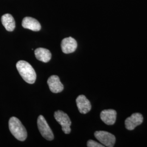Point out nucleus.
Instances as JSON below:
<instances>
[{
    "instance_id": "14",
    "label": "nucleus",
    "mask_w": 147,
    "mask_h": 147,
    "mask_svg": "<svg viewBox=\"0 0 147 147\" xmlns=\"http://www.w3.org/2000/svg\"><path fill=\"white\" fill-rule=\"evenodd\" d=\"M87 146L88 147H105L99 143L95 142L93 140H89L87 143Z\"/></svg>"
},
{
    "instance_id": "1",
    "label": "nucleus",
    "mask_w": 147,
    "mask_h": 147,
    "mask_svg": "<svg viewBox=\"0 0 147 147\" xmlns=\"http://www.w3.org/2000/svg\"><path fill=\"white\" fill-rule=\"evenodd\" d=\"M16 66L19 73L27 83L33 84L35 82L37 75L30 63L25 61H19L16 63Z\"/></svg>"
},
{
    "instance_id": "2",
    "label": "nucleus",
    "mask_w": 147,
    "mask_h": 147,
    "mask_svg": "<svg viewBox=\"0 0 147 147\" xmlns=\"http://www.w3.org/2000/svg\"><path fill=\"white\" fill-rule=\"evenodd\" d=\"M9 129L11 134L18 140L24 141L26 139L27 133L25 127L20 121L15 117H11L9 121Z\"/></svg>"
},
{
    "instance_id": "3",
    "label": "nucleus",
    "mask_w": 147,
    "mask_h": 147,
    "mask_svg": "<svg viewBox=\"0 0 147 147\" xmlns=\"http://www.w3.org/2000/svg\"><path fill=\"white\" fill-rule=\"evenodd\" d=\"M54 117L62 126L63 132L65 134H70L71 132L70 126L71 125V121L68 115L63 111L58 110L55 112Z\"/></svg>"
},
{
    "instance_id": "12",
    "label": "nucleus",
    "mask_w": 147,
    "mask_h": 147,
    "mask_svg": "<svg viewBox=\"0 0 147 147\" xmlns=\"http://www.w3.org/2000/svg\"><path fill=\"white\" fill-rule=\"evenodd\" d=\"M34 54L38 60L44 63L49 62L51 58V53L45 48H38L34 51Z\"/></svg>"
},
{
    "instance_id": "8",
    "label": "nucleus",
    "mask_w": 147,
    "mask_h": 147,
    "mask_svg": "<svg viewBox=\"0 0 147 147\" xmlns=\"http://www.w3.org/2000/svg\"><path fill=\"white\" fill-rule=\"evenodd\" d=\"M47 83L50 90L54 93H60L64 89L63 84L57 75L51 76L47 80Z\"/></svg>"
},
{
    "instance_id": "13",
    "label": "nucleus",
    "mask_w": 147,
    "mask_h": 147,
    "mask_svg": "<svg viewBox=\"0 0 147 147\" xmlns=\"http://www.w3.org/2000/svg\"><path fill=\"white\" fill-rule=\"evenodd\" d=\"M2 24L5 30L9 32H12L16 28V21L14 18L10 14H5L1 18Z\"/></svg>"
},
{
    "instance_id": "10",
    "label": "nucleus",
    "mask_w": 147,
    "mask_h": 147,
    "mask_svg": "<svg viewBox=\"0 0 147 147\" xmlns=\"http://www.w3.org/2000/svg\"><path fill=\"white\" fill-rule=\"evenodd\" d=\"M101 119L107 125H113L115 123L117 112L112 109L103 110L100 113Z\"/></svg>"
},
{
    "instance_id": "4",
    "label": "nucleus",
    "mask_w": 147,
    "mask_h": 147,
    "mask_svg": "<svg viewBox=\"0 0 147 147\" xmlns=\"http://www.w3.org/2000/svg\"><path fill=\"white\" fill-rule=\"evenodd\" d=\"M37 125L39 131L44 138L48 141H52L54 138V135L50 127L43 116H39L37 119Z\"/></svg>"
},
{
    "instance_id": "11",
    "label": "nucleus",
    "mask_w": 147,
    "mask_h": 147,
    "mask_svg": "<svg viewBox=\"0 0 147 147\" xmlns=\"http://www.w3.org/2000/svg\"><path fill=\"white\" fill-rule=\"evenodd\" d=\"M22 26L33 31H39L41 29V25L39 21L31 17H25L22 21Z\"/></svg>"
},
{
    "instance_id": "6",
    "label": "nucleus",
    "mask_w": 147,
    "mask_h": 147,
    "mask_svg": "<svg viewBox=\"0 0 147 147\" xmlns=\"http://www.w3.org/2000/svg\"><path fill=\"white\" fill-rule=\"evenodd\" d=\"M143 121V117L141 113H135L131 116L127 118L125 121L126 129L133 130L136 126L141 125Z\"/></svg>"
},
{
    "instance_id": "5",
    "label": "nucleus",
    "mask_w": 147,
    "mask_h": 147,
    "mask_svg": "<svg viewBox=\"0 0 147 147\" xmlns=\"http://www.w3.org/2000/svg\"><path fill=\"white\" fill-rule=\"evenodd\" d=\"M95 137L105 147H113L116 142L115 136L109 132L97 131L95 132Z\"/></svg>"
},
{
    "instance_id": "9",
    "label": "nucleus",
    "mask_w": 147,
    "mask_h": 147,
    "mask_svg": "<svg viewBox=\"0 0 147 147\" xmlns=\"http://www.w3.org/2000/svg\"><path fill=\"white\" fill-rule=\"evenodd\" d=\"M79 112L82 114H86L91 110L92 106L88 99L84 95H80L76 99Z\"/></svg>"
},
{
    "instance_id": "7",
    "label": "nucleus",
    "mask_w": 147,
    "mask_h": 147,
    "mask_svg": "<svg viewBox=\"0 0 147 147\" xmlns=\"http://www.w3.org/2000/svg\"><path fill=\"white\" fill-rule=\"evenodd\" d=\"M78 43L76 40L70 37L63 39L61 42V49L63 53L68 54L73 53L76 50Z\"/></svg>"
}]
</instances>
